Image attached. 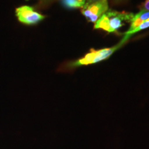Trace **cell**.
<instances>
[{
	"mask_svg": "<svg viewBox=\"0 0 149 149\" xmlns=\"http://www.w3.org/2000/svg\"><path fill=\"white\" fill-rule=\"evenodd\" d=\"M148 28H149V19H148L146 20V21H144L142 24H141L140 26H139L138 27L136 28V29H134L133 31H130V32H126L125 33H124V38L122 39V40L124 41L125 42H126V41H127L128 39L130 38L131 35H133V34H135V33H138V32H139V31H142V30L148 29Z\"/></svg>",
	"mask_w": 149,
	"mask_h": 149,
	"instance_id": "8992f818",
	"label": "cell"
},
{
	"mask_svg": "<svg viewBox=\"0 0 149 149\" xmlns=\"http://www.w3.org/2000/svg\"><path fill=\"white\" fill-rule=\"evenodd\" d=\"M15 15L19 22L28 26L35 25L46 18L45 16L37 12L33 7L30 6H22L17 8Z\"/></svg>",
	"mask_w": 149,
	"mask_h": 149,
	"instance_id": "3957f363",
	"label": "cell"
},
{
	"mask_svg": "<svg viewBox=\"0 0 149 149\" xmlns=\"http://www.w3.org/2000/svg\"><path fill=\"white\" fill-rule=\"evenodd\" d=\"M133 13L110 10L102 15L95 22V29H101L107 33H115L124 25V22H131Z\"/></svg>",
	"mask_w": 149,
	"mask_h": 149,
	"instance_id": "6da1fadb",
	"label": "cell"
},
{
	"mask_svg": "<svg viewBox=\"0 0 149 149\" xmlns=\"http://www.w3.org/2000/svg\"><path fill=\"white\" fill-rule=\"evenodd\" d=\"M100 1V0H87V3H86L95 2V1Z\"/></svg>",
	"mask_w": 149,
	"mask_h": 149,
	"instance_id": "52a82bcc",
	"label": "cell"
},
{
	"mask_svg": "<svg viewBox=\"0 0 149 149\" xmlns=\"http://www.w3.org/2000/svg\"><path fill=\"white\" fill-rule=\"evenodd\" d=\"M62 4L67 8H83L86 3V0H61Z\"/></svg>",
	"mask_w": 149,
	"mask_h": 149,
	"instance_id": "5b68a950",
	"label": "cell"
},
{
	"mask_svg": "<svg viewBox=\"0 0 149 149\" xmlns=\"http://www.w3.org/2000/svg\"><path fill=\"white\" fill-rule=\"evenodd\" d=\"M125 43L124 41H122L118 44L111 48H105L100 50H95L92 48L89 53L85 55L83 57L76 60L74 62L71 63L70 66L71 67H78L81 66H86V65L95 64L109 58L110 56L113 55L115 51L122 47L123 44Z\"/></svg>",
	"mask_w": 149,
	"mask_h": 149,
	"instance_id": "7a4b0ae2",
	"label": "cell"
},
{
	"mask_svg": "<svg viewBox=\"0 0 149 149\" xmlns=\"http://www.w3.org/2000/svg\"><path fill=\"white\" fill-rule=\"evenodd\" d=\"M109 10L107 0H100L90 3H86L81 10V13L88 22L95 23L102 15Z\"/></svg>",
	"mask_w": 149,
	"mask_h": 149,
	"instance_id": "277c9868",
	"label": "cell"
}]
</instances>
